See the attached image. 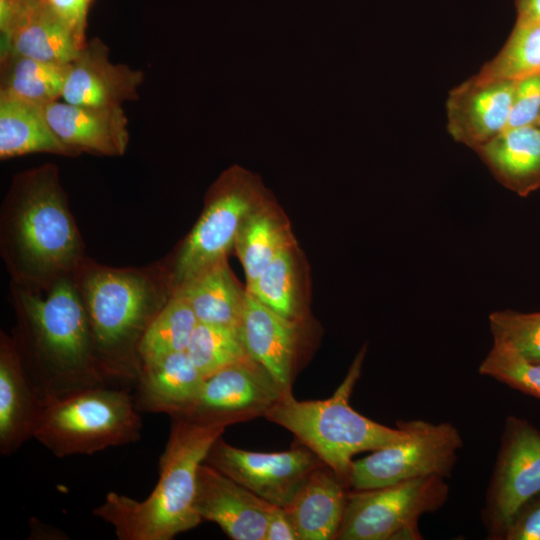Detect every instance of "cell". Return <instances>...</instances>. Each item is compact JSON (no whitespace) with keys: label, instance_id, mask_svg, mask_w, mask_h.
Segmentation results:
<instances>
[{"label":"cell","instance_id":"6da1fadb","mask_svg":"<svg viewBox=\"0 0 540 540\" xmlns=\"http://www.w3.org/2000/svg\"><path fill=\"white\" fill-rule=\"evenodd\" d=\"M9 296L16 320L12 336L44 405L82 389L108 385L73 275L45 288L10 282Z\"/></svg>","mask_w":540,"mask_h":540},{"label":"cell","instance_id":"7a4b0ae2","mask_svg":"<svg viewBox=\"0 0 540 540\" xmlns=\"http://www.w3.org/2000/svg\"><path fill=\"white\" fill-rule=\"evenodd\" d=\"M0 256L12 283L45 288L87 257L58 168L17 174L0 210Z\"/></svg>","mask_w":540,"mask_h":540},{"label":"cell","instance_id":"3957f363","mask_svg":"<svg viewBox=\"0 0 540 540\" xmlns=\"http://www.w3.org/2000/svg\"><path fill=\"white\" fill-rule=\"evenodd\" d=\"M95 355L110 381H138L141 340L173 292L159 261L112 267L86 257L73 273Z\"/></svg>","mask_w":540,"mask_h":540},{"label":"cell","instance_id":"277c9868","mask_svg":"<svg viewBox=\"0 0 540 540\" xmlns=\"http://www.w3.org/2000/svg\"><path fill=\"white\" fill-rule=\"evenodd\" d=\"M171 429L159 462V479L138 501L109 492L93 514L109 523L120 540H171L202 519L195 508L197 476L226 424L170 416Z\"/></svg>","mask_w":540,"mask_h":540},{"label":"cell","instance_id":"5b68a950","mask_svg":"<svg viewBox=\"0 0 540 540\" xmlns=\"http://www.w3.org/2000/svg\"><path fill=\"white\" fill-rule=\"evenodd\" d=\"M365 353L364 346L331 397L299 401L292 393L285 394L265 416L290 431L347 486L354 455L395 444L408 434L398 424L397 428L385 426L351 407L349 399L360 377Z\"/></svg>","mask_w":540,"mask_h":540},{"label":"cell","instance_id":"8992f818","mask_svg":"<svg viewBox=\"0 0 540 540\" xmlns=\"http://www.w3.org/2000/svg\"><path fill=\"white\" fill-rule=\"evenodd\" d=\"M138 412L127 391L90 387L47 402L33 437L58 458L90 455L138 441Z\"/></svg>","mask_w":540,"mask_h":540},{"label":"cell","instance_id":"52a82bcc","mask_svg":"<svg viewBox=\"0 0 540 540\" xmlns=\"http://www.w3.org/2000/svg\"><path fill=\"white\" fill-rule=\"evenodd\" d=\"M260 198L253 179L237 168L219 178L190 233L172 254L159 261L173 293L201 271L226 259L244 218Z\"/></svg>","mask_w":540,"mask_h":540},{"label":"cell","instance_id":"ba28073f","mask_svg":"<svg viewBox=\"0 0 540 540\" xmlns=\"http://www.w3.org/2000/svg\"><path fill=\"white\" fill-rule=\"evenodd\" d=\"M449 487L437 475L348 494L337 540H418V520L447 500Z\"/></svg>","mask_w":540,"mask_h":540},{"label":"cell","instance_id":"9c48e42d","mask_svg":"<svg viewBox=\"0 0 540 540\" xmlns=\"http://www.w3.org/2000/svg\"><path fill=\"white\" fill-rule=\"evenodd\" d=\"M407 431L403 440L353 460L349 486L354 490L384 487L420 477L450 475L463 445L457 428L449 423L423 420L399 422Z\"/></svg>","mask_w":540,"mask_h":540},{"label":"cell","instance_id":"30bf717a","mask_svg":"<svg viewBox=\"0 0 540 540\" xmlns=\"http://www.w3.org/2000/svg\"><path fill=\"white\" fill-rule=\"evenodd\" d=\"M540 492V431L509 416L504 425L483 519L489 536L502 539L520 506Z\"/></svg>","mask_w":540,"mask_h":540},{"label":"cell","instance_id":"8fae6325","mask_svg":"<svg viewBox=\"0 0 540 540\" xmlns=\"http://www.w3.org/2000/svg\"><path fill=\"white\" fill-rule=\"evenodd\" d=\"M205 463L282 508L291 504L310 475L324 464L304 445L282 452H254L234 447L221 437L213 444Z\"/></svg>","mask_w":540,"mask_h":540},{"label":"cell","instance_id":"7c38bea8","mask_svg":"<svg viewBox=\"0 0 540 540\" xmlns=\"http://www.w3.org/2000/svg\"><path fill=\"white\" fill-rule=\"evenodd\" d=\"M284 395L273 376L247 357L206 377L192 404L174 416L230 426L265 417Z\"/></svg>","mask_w":540,"mask_h":540},{"label":"cell","instance_id":"4fadbf2b","mask_svg":"<svg viewBox=\"0 0 540 540\" xmlns=\"http://www.w3.org/2000/svg\"><path fill=\"white\" fill-rule=\"evenodd\" d=\"M516 80L476 75L454 87L446 100L447 130L473 150L505 131Z\"/></svg>","mask_w":540,"mask_h":540},{"label":"cell","instance_id":"5bb4252c","mask_svg":"<svg viewBox=\"0 0 540 540\" xmlns=\"http://www.w3.org/2000/svg\"><path fill=\"white\" fill-rule=\"evenodd\" d=\"M275 505L205 463L197 476L195 508L202 520L215 522L234 540H264Z\"/></svg>","mask_w":540,"mask_h":540},{"label":"cell","instance_id":"9a60e30c","mask_svg":"<svg viewBox=\"0 0 540 540\" xmlns=\"http://www.w3.org/2000/svg\"><path fill=\"white\" fill-rule=\"evenodd\" d=\"M11 5L10 24L1 33V57L13 54L56 63H72L78 57L85 41L46 2Z\"/></svg>","mask_w":540,"mask_h":540},{"label":"cell","instance_id":"2e32d148","mask_svg":"<svg viewBox=\"0 0 540 540\" xmlns=\"http://www.w3.org/2000/svg\"><path fill=\"white\" fill-rule=\"evenodd\" d=\"M56 136L76 156L83 152L122 156L129 142L127 118L121 106L93 107L55 101L44 107Z\"/></svg>","mask_w":540,"mask_h":540},{"label":"cell","instance_id":"e0dca14e","mask_svg":"<svg viewBox=\"0 0 540 540\" xmlns=\"http://www.w3.org/2000/svg\"><path fill=\"white\" fill-rule=\"evenodd\" d=\"M142 81L141 71L111 63L108 48L95 39L85 44L71 63L61 99L81 106H121L138 97Z\"/></svg>","mask_w":540,"mask_h":540},{"label":"cell","instance_id":"ac0fdd59","mask_svg":"<svg viewBox=\"0 0 540 540\" xmlns=\"http://www.w3.org/2000/svg\"><path fill=\"white\" fill-rule=\"evenodd\" d=\"M238 330L249 356L273 376L285 394H291L298 322L279 315L246 291Z\"/></svg>","mask_w":540,"mask_h":540},{"label":"cell","instance_id":"d6986e66","mask_svg":"<svg viewBox=\"0 0 540 540\" xmlns=\"http://www.w3.org/2000/svg\"><path fill=\"white\" fill-rule=\"evenodd\" d=\"M44 407L15 340L0 332V453L16 452L33 437Z\"/></svg>","mask_w":540,"mask_h":540},{"label":"cell","instance_id":"ffe728a7","mask_svg":"<svg viewBox=\"0 0 540 540\" xmlns=\"http://www.w3.org/2000/svg\"><path fill=\"white\" fill-rule=\"evenodd\" d=\"M204 379L186 351L144 364L137 381L136 407L139 411L179 415L195 400Z\"/></svg>","mask_w":540,"mask_h":540},{"label":"cell","instance_id":"44dd1931","mask_svg":"<svg viewBox=\"0 0 540 540\" xmlns=\"http://www.w3.org/2000/svg\"><path fill=\"white\" fill-rule=\"evenodd\" d=\"M346 486L325 464L310 475L291 504L284 508L299 540L336 538L348 496Z\"/></svg>","mask_w":540,"mask_h":540},{"label":"cell","instance_id":"7402d4cb","mask_svg":"<svg viewBox=\"0 0 540 540\" xmlns=\"http://www.w3.org/2000/svg\"><path fill=\"white\" fill-rule=\"evenodd\" d=\"M476 152L495 179L525 197L540 188V126L510 128Z\"/></svg>","mask_w":540,"mask_h":540},{"label":"cell","instance_id":"603a6c76","mask_svg":"<svg viewBox=\"0 0 540 540\" xmlns=\"http://www.w3.org/2000/svg\"><path fill=\"white\" fill-rule=\"evenodd\" d=\"M246 290L234 278L227 259L201 271L174 293L192 308L198 323L238 328Z\"/></svg>","mask_w":540,"mask_h":540},{"label":"cell","instance_id":"cb8c5ba5","mask_svg":"<svg viewBox=\"0 0 540 540\" xmlns=\"http://www.w3.org/2000/svg\"><path fill=\"white\" fill-rule=\"evenodd\" d=\"M30 153L76 156L51 129L43 106L0 96V158Z\"/></svg>","mask_w":540,"mask_h":540},{"label":"cell","instance_id":"d4e9b609","mask_svg":"<svg viewBox=\"0 0 540 540\" xmlns=\"http://www.w3.org/2000/svg\"><path fill=\"white\" fill-rule=\"evenodd\" d=\"M71 63H56L9 54L1 57L0 96L45 107L62 98Z\"/></svg>","mask_w":540,"mask_h":540},{"label":"cell","instance_id":"484cf974","mask_svg":"<svg viewBox=\"0 0 540 540\" xmlns=\"http://www.w3.org/2000/svg\"><path fill=\"white\" fill-rule=\"evenodd\" d=\"M259 202L244 218L235 249L244 268L247 285L253 283L287 245L285 228Z\"/></svg>","mask_w":540,"mask_h":540},{"label":"cell","instance_id":"4316f807","mask_svg":"<svg viewBox=\"0 0 540 540\" xmlns=\"http://www.w3.org/2000/svg\"><path fill=\"white\" fill-rule=\"evenodd\" d=\"M197 324L188 302L181 295L173 293L141 340L139 357L142 365L186 351Z\"/></svg>","mask_w":540,"mask_h":540},{"label":"cell","instance_id":"83f0119b","mask_svg":"<svg viewBox=\"0 0 540 540\" xmlns=\"http://www.w3.org/2000/svg\"><path fill=\"white\" fill-rule=\"evenodd\" d=\"M478 73L508 80L540 75V20L516 22L503 47Z\"/></svg>","mask_w":540,"mask_h":540},{"label":"cell","instance_id":"f1b7e54d","mask_svg":"<svg viewBox=\"0 0 540 540\" xmlns=\"http://www.w3.org/2000/svg\"><path fill=\"white\" fill-rule=\"evenodd\" d=\"M246 291L265 306L292 321H299L294 260L290 246L284 247Z\"/></svg>","mask_w":540,"mask_h":540},{"label":"cell","instance_id":"f546056e","mask_svg":"<svg viewBox=\"0 0 540 540\" xmlns=\"http://www.w3.org/2000/svg\"><path fill=\"white\" fill-rule=\"evenodd\" d=\"M186 352L205 378L250 357L238 328L204 323L196 325Z\"/></svg>","mask_w":540,"mask_h":540},{"label":"cell","instance_id":"4dcf8cb0","mask_svg":"<svg viewBox=\"0 0 540 540\" xmlns=\"http://www.w3.org/2000/svg\"><path fill=\"white\" fill-rule=\"evenodd\" d=\"M478 371L540 400V362L529 361L510 347L493 342Z\"/></svg>","mask_w":540,"mask_h":540},{"label":"cell","instance_id":"1f68e13d","mask_svg":"<svg viewBox=\"0 0 540 540\" xmlns=\"http://www.w3.org/2000/svg\"><path fill=\"white\" fill-rule=\"evenodd\" d=\"M493 342L510 347L525 359L540 362V312L494 311L489 315Z\"/></svg>","mask_w":540,"mask_h":540},{"label":"cell","instance_id":"d6a6232c","mask_svg":"<svg viewBox=\"0 0 540 540\" xmlns=\"http://www.w3.org/2000/svg\"><path fill=\"white\" fill-rule=\"evenodd\" d=\"M540 117V75L516 80L505 130L535 125Z\"/></svg>","mask_w":540,"mask_h":540},{"label":"cell","instance_id":"836d02e7","mask_svg":"<svg viewBox=\"0 0 540 540\" xmlns=\"http://www.w3.org/2000/svg\"><path fill=\"white\" fill-rule=\"evenodd\" d=\"M502 539L540 540V492L520 506L508 523Z\"/></svg>","mask_w":540,"mask_h":540},{"label":"cell","instance_id":"e575fe53","mask_svg":"<svg viewBox=\"0 0 540 540\" xmlns=\"http://www.w3.org/2000/svg\"><path fill=\"white\" fill-rule=\"evenodd\" d=\"M85 41V27L91 0H43Z\"/></svg>","mask_w":540,"mask_h":540},{"label":"cell","instance_id":"d590c367","mask_svg":"<svg viewBox=\"0 0 540 540\" xmlns=\"http://www.w3.org/2000/svg\"><path fill=\"white\" fill-rule=\"evenodd\" d=\"M264 540H299L296 529L284 508L276 505L273 507Z\"/></svg>","mask_w":540,"mask_h":540},{"label":"cell","instance_id":"8d00e7d4","mask_svg":"<svg viewBox=\"0 0 540 540\" xmlns=\"http://www.w3.org/2000/svg\"><path fill=\"white\" fill-rule=\"evenodd\" d=\"M516 22L540 20V0H515Z\"/></svg>","mask_w":540,"mask_h":540},{"label":"cell","instance_id":"74e56055","mask_svg":"<svg viewBox=\"0 0 540 540\" xmlns=\"http://www.w3.org/2000/svg\"><path fill=\"white\" fill-rule=\"evenodd\" d=\"M11 3L13 4H16V5H23V4H26L28 2H31L33 0H9Z\"/></svg>","mask_w":540,"mask_h":540},{"label":"cell","instance_id":"f35d334b","mask_svg":"<svg viewBox=\"0 0 540 540\" xmlns=\"http://www.w3.org/2000/svg\"><path fill=\"white\" fill-rule=\"evenodd\" d=\"M539 126H540V117H539V120H538V123H537Z\"/></svg>","mask_w":540,"mask_h":540}]
</instances>
